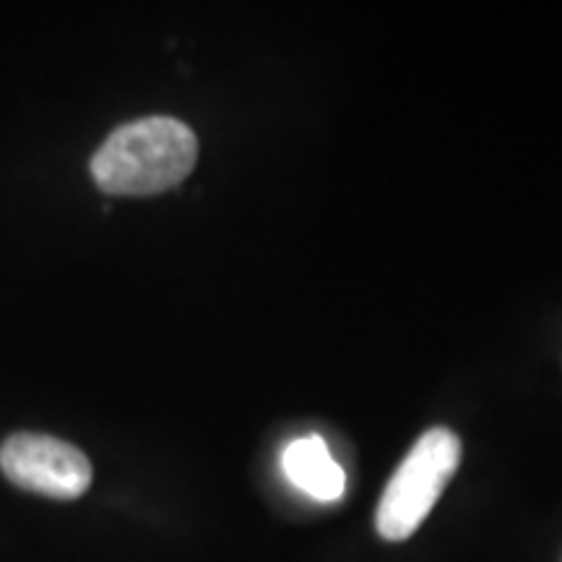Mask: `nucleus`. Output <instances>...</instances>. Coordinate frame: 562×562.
I'll list each match as a JSON object with an SVG mask.
<instances>
[{
	"label": "nucleus",
	"instance_id": "f257e3e1",
	"mask_svg": "<svg viewBox=\"0 0 562 562\" xmlns=\"http://www.w3.org/2000/svg\"><path fill=\"white\" fill-rule=\"evenodd\" d=\"M199 159V138L175 117H140L112 131L91 159V178L110 195H157L180 186Z\"/></svg>",
	"mask_w": 562,
	"mask_h": 562
},
{
	"label": "nucleus",
	"instance_id": "f03ea898",
	"mask_svg": "<svg viewBox=\"0 0 562 562\" xmlns=\"http://www.w3.org/2000/svg\"><path fill=\"white\" fill-rule=\"evenodd\" d=\"M459 463L461 440L451 430L432 427L422 435L383 492L375 513L378 533L389 542L409 539L430 516Z\"/></svg>",
	"mask_w": 562,
	"mask_h": 562
},
{
	"label": "nucleus",
	"instance_id": "7ed1b4c3",
	"mask_svg": "<svg viewBox=\"0 0 562 562\" xmlns=\"http://www.w3.org/2000/svg\"><path fill=\"white\" fill-rule=\"evenodd\" d=\"M0 469L21 490L76 501L91 484V463L79 448L50 435L16 432L0 446Z\"/></svg>",
	"mask_w": 562,
	"mask_h": 562
},
{
	"label": "nucleus",
	"instance_id": "20e7f679",
	"mask_svg": "<svg viewBox=\"0 0 562 562\" xmlns=\"http://www.w3.org/2000/svg\"><path fill=\"white\" fill-rule=\"evenodd\" d=\"M284 472L292 484H297L302 492H307L315 501L331 503L344 495L341 467L331 459L328 446L318 435L300 438L286 446Z\"/></svg>",
	"mask_w": 562,
	"mask_h": 562
}]
</instances>
